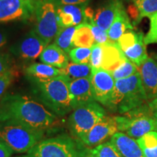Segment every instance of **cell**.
Segmentation results:
<instances>
[{
	"label": "cell",
	"instance_id": "obj_35",
	"mask_svg": "<svg viewBox=\"0 0 157 157\" xmlns=\"http://www.w3.org/2000/svg\"><path fill=\"white\" fill-rule=\"evenodd\" d=\"M11 71V61L7 54L0 52V75Z\"/></svg>",
	"mask_w": 157,
	"mask_h": 157
},
{
	"label": "cell",
	"instance_id": "obj_28",
	"mask_svg": "<svg viewBox=\"0 0 157 157\" xmlns=\"http://www.w3.org/2000/svg\"><path fill=\"white\" fill-rule=\"evenodd\" d=\"M137 71H138V68L136 65L127 58L119 67L111 72V74L116 81L121 78H128L134 75Z\"/></svg>",
	"mask_w": 157,
	"mask_h": 157
},
{
	"label": "cell",
	"instance_id": "obj_8",
	"mask_svg": "<svg viewBox=\"0 0 157 157\" xmlns=\"http://www.w3.org/2000/svg\"><path fill=\"white\" fill-rule=\"evenodd\" d=\"M27 157H78V151L72 139L66 136L41 140L33 147Z\"/></svg>",
	"mask_w": 157,
	"mask_h": 157
},
{
	"label": "cell",
	"instance_id": "obj_13",
	"mask_svg": "<svg viewBox=\"0 0 157 157\" xmlns=\"http://www.w3.org/2000/svg\"><path fill=\"white\" fill-rule=\"evenodd\" d=\"M86 10L85 5H56L59 27L67 28L86 23L87 20Z\"/></svg>",
	"mask_w": 157,
	"mask_h": 157
},
{
	"label": "cell",
	"instance_id": "obj_30",
	"mask_svg": "<svg viewBox=\"0 0 157 157\" xmlns=\"http://www.w3.org/2000/svg\"><path fill=\"white\" fill-rule=\"evenodd\" d=\"M91 152L96 157H121L110 141L94 147L91 149Z\"/></svg>",
	"mask_w": 157,
	"mask_h": 157
},
{
	"label": "cell",
	"instance_id": "obj_12",
	"mask_svg": "<svg viewBox=\"0 0 157 157\" xmlns=\"http://www.w3.org/2000/svg\"><path fill=\"white\" fill-rule=\"evenodd\" d=\"M48 44L35 32L31 31L13 46V52L20 58L33 60L40 56Z\"/></svg>",
	"mask_w": 157,
	"mask_h": 157
},
{
	"label": "cell",
	"instance_id": "obj_27",
	"mask_svg": "<svg viewBox=\"0 0 157 157\" xmlns=\"http://www.w3.org/2000/svg\"><path fill=\"white\" fill-rule=\"evenodd\" d=\"M76 26L61 28L55 37V44L62 49L66 53H69L73 49V39Z\"/></svg>",
	"mask_w": 157,
	"mask_h": 157
},
{
	"label": "cell",
	"instance_id": "obj_19",
	"mask_svg": "<svg viewBox=\"0 0 157 157\" xmlns=\"http://www.w3.org/2000/svg\"><path fill=\"white\" fill-rule=\"evenodd\" d=\"M43 63L58 68H64L68 63V54L55 43L49 44L39 56Z\"/></svg>",
	"mask_w": 157,
	"mask_h": 157
},
{
	"label": "cell",
	"instance_id": "obj_5",
	"mask_svg": "<svg viewBox=\"0 0 157 157\" xmlns=\"http://www.w3.org/2000/svg\"><path fill=\"white\" fill-rule=\"evenodd\" d=\"M145 105L124 113L126 115L122 117H116L118 132L137 140L146 133L157 131V124L151 115L148 105Z\"/></svg>",
	"mask_w": 157,
	"mask_h": 157
},
{
	"label": "cell",
	"instance_id": "obj_15",
	"mask_svg": "<svg viewBox=\"0 0 157 157\" xmlns=\"http://www.w3.org/2000/svg\"><path fill=\"white\" fill-rule=\"evenodd\" d=\"M69 91L73 110L95 101L90 78H82L70 81Z\"/></svg>",
	"mask_w": 157,
	"mask_h": 157
},
{
	"label": "cell",
	"instance_id": "obj_31",
	"mask_svg": "<svg viewBox=\"0 0 157 157\" xmlns=\"http://www.w3.org/2000/svg\"><path fill=\"white\" fill-rule=\"evenodd\" d=\"M143 34L140 32H135L132 30H129L119 38L118 40V44L120 47L122 52H124L127 49H128L132 45H134L137 42L139 38Z\"/></svg>",
	"mask_w": 157,
	"mask_h": 157
},
{
	"label": "cell",
	"instance_id": "obj_22",
	"mask_svg": "<svg viewBox=\"0 0 157 157\" xmlns=\"http://www.w3.org/2000/svg\"><path fill=\"white\" fill-rule=\"evenodd\" d=\"M95 39L91 25L88 23H83L76 25L73 39V48H91L95 44Z\"/></svg>",
	"mask_w": 157,
	"mask_h": 157
},
{
	"label": "cell",
	"instance_id": "obj_33",
	"mask_svg": "<svg viewBox=\"0 0 157 157\" xmlns=\"http://www.w3.org/2000/svg\"><path fill=\"white\" fill-rule=\"evenodd\" d=\"M102 60H103V46L101 44L95 43V44L92 47L90 65L93 68H101Z\"/></svg>",
	"mask_w": 157,
	"mask_h": 157
},
{
	"label": "cell",
	"instance_id": "obj_26",
	"mask_svg": "<svg viewBox=\"0 0 157 157\" xmlns=\"http://www.w3.org/2000/svg\"><path fill=\"white\" fill-rule=\"evenodd\" d=\"M145 157H157V131H151L136 140Z\"/></svg>",
	"mask_w": 157,
	"mask_h": 157
},
{
	"label": "cell",
	"instance_id": "obj_2",
	"mask_svg": "<svg viewBox=\"0 0 157 157\" xmlns=\"http://www.w3.org/2000/svg\"><path fill=\"white\" fill-rule=\"evenodd\" d=\"M147 101L140 73L137 71L128 78L116 80L114 89L107 107L124 114L145 105Z\"/></svg>",
	"mask_w": 157,
	"mask_h": 157
},
{
	"label": "cell",
	"instance_id": "obj_7",
	"mask_svg": "<svg viewBox=\"0 0 157 157\" xmlns=\"http://www.w3.org/2000/svg\"><path fill=\"white\" fill-rule=\"evenodd\" d=\"M34 17L35 32L49 44L60 30L54 0H38L36 2Z\"/></svg>",
	"mask_w": 157,
	"mask_h": 157
},
{
	"label": "cell",
	"instance_id": "obj_36",
	"mask_svg": "<svg viewBox=\"0 0 157 157\" xmlns=\"http://www.w3.org/2000/svg\"><path fill=\"white\" fill-rule=\"evenodd\" d=\"M56 5H85L89 2L90 0H54Z\"/></svg>",
	"mask_w": 157,
	"mask_h": 157
},
{
	"label": "cell",
	"instance_id": "obj_24",
	"mask_svg": "<svg viewBox=\"0 0 157 157\" xmlns=\"http://www.w3.org/2000/svg\"><path fill=\"white\" fill-rule=\"evenodd\" d=\"M63 75L70 81L82 78H90L93 74V67L90 64H79L68 63L64 68H61Z\"/></svg>",
	"mask_w": 157,
	"mask_h": 157
},
{
	"label": "cell",
	"instance_id": "obj_23",
	"mask_svg": "<svg viewBox=\"0 0 157 157\" xmlns=\"http://www.w3.org/2000/svg\"><path fill=\"white\" fill-rule=\"evenodd\" d=\"M146 45L144 42V36L142 34L134 45L123 52L125 57L136 65L137 68L148 58Z\"/></svg>",
	"mask_w": 157,
	"mask_h": 157
},
{
	"label": "cell",
	"instance_id": "obj_1",
	"mask_svg": "<svg viewBox=\"0 0 157 157\" xmlns=\"http://www.w3.org/2000/svg\"><path fill=\"white\" fill-rule=\"evenodd\" d=\"M56 121V116L27 96L7 95L0 101V123L17 122L45 129Z\"/></svg>",
	"mask_w": 157,
	"mask_h": 157
},
{
	"label": "cell",
	"instance_id": "obj_32",
	"mask_svg": "<svg viewBox=\"0 0 157 157\" xmlns=\"http://www.w3.org/2000/svg\"><path fill=\"white\" fill-rule=\"evenodd\" d=\"M150 27L146 36L144 42L146 44H157V13L150 17Z\"/></svg>",
	"mask_w": 157,
	"mask_h": 157
},
{
	"label": "cell",
	"instance_id": "obj_41",
	"mask_svg": "<svg viewBox=\"0 0 157 157\" xmlns=\"http://www.w3.org/2000/svg\"><path fill=\"white\" fill-rule=\"evenodd\" d=\"M15 157H27L26 155H24V156H15Z\"/></svg>",
	"mask_w": 157,
	"mask_h": 157
},
{
	"label": "cell",
	"instance_id": "obj_3",
	"mask_svg": "<svg viewBox=\"0 0 157 157\" xmlns=\"http://www.w3.org/2000/svg\"><path fill=\"white\" fill-rule=\"evenodd\" d=\"M41 99L52 111L63 116L73 110L69 91L70 80L61 75L47 80H34Z\"/></svg>",
	"mask_w": 157,
	"mask_h": 157
},
{
	"label": "cell",
	"instance_id": "obj_37",
	"mask_svg": "<svg viewBox=\"0 0 157 157\" xmlns=\"http://www.w3.org/2000/svg\"><path fill=\"white\" fill-rule=\"evenodd\" d=\"M13 152V149L7 143L0 141V157H11Z\"/></svg>",
	"mask_w": 157,
	"mask_h": 157
},
{
	"label": "cell",
	"instance_id": "obj_14",
	"mask_svg": "<svg viewBox=\"0 0 157 157\" xmlns=\"http://www.w3.org/2000/svg\"><path fill=\"white\" fill-rule=\"evenodd\" d=\"M141 82L148 101L157 98V61L148 58L138 67Z\"/></svg>",
	"mask_w": 157,
	"mask_h": 157
},
{
	"label": "cell",
	"instance_id": "obj_20",
	"mask_svg": "<svg viewBox=\"0 0 157 157\" xmlns=\"http://www.w3.org/2000/svg\"><path fill=\"white\" fill-rule=\"evenodd\" d=\"M133 25L124 7L119 12L111 27L107 31L110 42H117L119 38L129 30H132Z\"/></svg>",
	"mask_w": 157,
	"mask_h": 157
},
{
	"label": "cell",
	"instance_id": "obj_29",
	"mask_svg": "<svg viewBox=\"0 0 157 157\" xmlns=\"http://www.w3.org/2000/svg\"><path fill=\"white\" fill-rule=\"evenodd\" d=\"M92 48H74L70 51L68 56L72 62L79 64H90Z\"/></svg>",
	"mask_w": 157,
	"mask_h": 157
},
{
	"label": "cell",
	"instance_id": "obj_42",
	"mask_svg": "<svg viewBox=\"0 0 157 157\" xmlns=\"http://www.w3.org/2000/svg\"><path fill=\"white\" fill-rule=\"evenodd\" d=\"M29 1H32V2H36V1H38V0H29Z\"/></svg>",
	"mask_w": 157,
	"mask_h": 157
},
{
	"label": "cell",
	"instance_id": "obj_9",
	"mask_svg": "<svg viewBox=\"0 0 157 157\" xmlns=\"http://www.w3.org/2000/svg\"><path fill=\"white\" fill-rule=\"evenodd\" d=\"M36 2L29 0H0V23L31 18Z\"/></svg>",
	"mask_w": 157,
	"mask_h": 157
},
{
	"label": "cell",
	"instance_id": "obj_11",
	"mask_svg": "<svg viewBox=\"0 0 157 157\" xmlns=\"http://www.w3.org/2000/svg\"><path fill=\"white\" fill-rule=\"evenodd\" d=\"M118 132L116 117H105L90 131L80 137V140L88 147H95L113 136Z\"/></svg>",
	"mask_w": 157,
	"mask_h": 157
},
{
	"label": "cell",
	"instance_id": "obj_21",
	"mask_svg": "<svg viewBox=\"0 0 157 157\" xmlns=\"http://www.w3.org/2000/svg\"><path fill=\"white\" fill-rule=\"evenodd\" d=\"M26 74L34 80H47L63 75L61 68L45 63H34L25 69Z\"/></svg>",
	"mask_w": 157,
	"mask_h": 157
},
{
	"label": "cell",
	"instance_id": "obj_25",
	"mask_svg": "<svg viewBox=\"0 0 157 157\" xmlns=\"http://www.w3.org/2000/svg\"><path fill=\"white\" fill-rule=\"evenodd\" d=\"M136 15L135 22L139 23L143 17H150L157 13V0H132Z\"/></svg>",
	"mask_w": 157,
	"mask_h": 157
},
{
	"label": "cell",
	"instance_id": "obj_38",
	"mask_svg": "<svg viewBox=\"0 0 157 157\" xmlns=\"http://www.w3.org/2000/svg\"><path fill=\"white\" fill-rule=\"evenodd\" d=\"M148 108L151 115L157 124V98L148 102Z\"/></svg>",
	"mask_w": 157,
	"mask_h": 157
},
{
	"label": "cell",
	"instance_id": "obj_40",
	"mask_svg": "<svg viewBox=\"0 0 157 157\" xmlns=\"http://www.w3.org/2000/svg\"><path fill=\"white\" fill-rule=\"evenodd\" d=\"M7 42V35L4 31H0V48H2Z\"/></svg>",
	"mask_w": 157,
	"mask_h": 157
},
{
	"label": "cell",
	"instance_id": "obj_4",
	"mask_svg": "<svg viewBox=\"0 0 157 157\" xmlns=\"http://www.w3.org/2000/svg\"><path fill=\"white\" fill-rule=\"evenodd\" d=\"M44 129H36L17 122L0 123V139L7 143L13 151L28 153L40 142Z\"/></svg>",
	"mask_w": 157,
	"mask_h": 157
},
{
	"label": "cell",
	"instance_id": "obj_17",
	"mask_svg": "<svg viewBox=\"0 0 157 157\" xmlns=\"http://www.w3.org/2000/svg\"><path fill=\"white\" fill-rule=\"evenodd\" d=\"M121 157H145L136 140L124 133L116 132L110 139Z\"/></svg>",
	"mask_w": 157,
	"mask_h": 157
},
{
	"label": "cell",
	"instance_id": "obj_34",
	"mask_svg": "<svg viewBox=\"0 0 157 157\" xmlns=\"http://www.w3.org/2000/svg\"><path fill=\"white\" fill-rule=\"evenodd\" d=\"M14 75L15 74L12 71V70L0 75V98L2 97L5 90L13 82Z\"/></svg>",
	"mask_w": 157,
	"mask_h": 157
},
{
	"label": "cell",
	"instance_id": "obj_10",
	"mask_svg": "<svg viewBox=\"0 0 157 157\" xmlns=\"http://www.w3.org/2000/svg\"><path fill=\"white\" fill-rule=\"evenodd\" d=\"M94 100L108 106L114 89L115 79L108 71L103 68H93L90 77Z\"/></svg>",
	"mask_w": 157,
	"mask_h": 157
},
{
	"label": "cell",
	"instance_id": "obj_18",
	"mask_svg": "<svg viewBox=\"0 0 157 157\" xmlns=\"http://www.w3.org/2000/svg\"><path fill=\"white\" fill-rule=\"evenodd\" d=\"M103 46V60L101 68L110 73L119 67L127 58L121 50L117 42H109L102 44Z\"/></svg>",
	"mask_w": 157,
	"mask_h": 157
},
{
	"label": "cell",
	"instance_id": "obj_16",
	"mask_svg": "<svg viewBox=\"0 0 157 157\" xmlns=\"http://www.w3.org/2000/svg\"><path fill=\"white\" fill-rule=\"evenodd\" d=\"M124 7L121 0H109L106 4L93 13V20L103 31L109 30L119 12Z\"/></svg>",
	"mask_w": 157,
	"mask_h": 157
},
{
	"label": "cell",
	"instance_id": "obj_39",
	"mask_svg": "<svg viewBox=\"0 0 157 157\" xmlns=\"http://www.w3.org/2000/svg\"><path fill=\"white\" fill-rule=\"evenodd\" d=\"M78 157H96L91 152V149L85 148L84 150L78 151Z\"/></svg>",
	"mask_w": 157,
	"mask_h": 157
},
{
	"label": "cell",
	"instance_id": "obj_6",
	"mask_svg": "<svg viewBox=\"0 0 157 157\" xmlns=\"http://www.w3.org/2000/svg\"><path fill=\"white\" fill-rule=\"evenodd\" d=\"M105 117V109L94 101L74 109L68 119V124L72 133L80 138Z\"/></svg>",
	"mask_w": 157,
	"mask_h": 157
}]
</instances>
